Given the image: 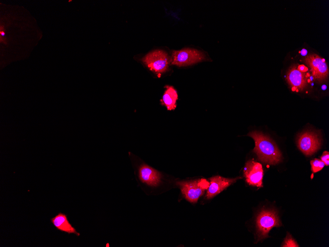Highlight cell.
Instances as JSON below:
<instances>
[{"instance_id": "cell-1", "label": "cell", "mask_w": 329, "mask_h": 247, "mask_svg": "<svg viewBox=\"0 0 329 247\" xmlns=\"http://www.w3.org/2000/svg\"><path fill=\"white\" fill-rule=\"evenodd\" d=\"M247 136L255 141L253 151L257 154L259 160L270 165H276L281 161L282 153L269 137L257 131L249 133Z\"/></svg>"}, {"instance_id": "cell-2", "label": "cell", "mask_w": 329, "mask_h": 247, "mask_svg": "<svg viewBox=\"0 0 329 247\" xmlns=\"http://www.w3.org/2000/svg\"><path fill=\"white\" fill-rule=\"evenodd\" d=\"M182 194L186 200L196 203L202 196L209 186V181L205 178L179 181L176 182Z\"/></svg>"}, {"instance_id": "cell-3", "label": "cell", "mask_w": 329, "mask_h": 247, "mask_svg": "<svg viewBox=\"0 0 329 247\" xmlns=\"http://www.w3.org/2000/svg\"><path fill=\"white\" fill-rule=\"evenodd\" d=\"M256 224L258 241L268 237V232L273 227L282 225L276 211L264 209L257 215Z\"/></svg>"}, {"instance_id": "cell-4", "label": "cell", "mask_w": 329, "mask_h": 247, "mask_svg": "<svg viewBox=\"0 0 329 247\" xmlns=\"http://www.w3.org/2000/svg\"><path fill=\"white\" fill-rule=\"evenodd\" d=\"M142 61L150 70L161 74L168 70L170 58L166 52L157 49L147 54Z\"/></svg>"}, {"instance_id": "cell-5", "label": "cell", "mask_w": 329, "mask_h": 247, "mask_svg": "<svg viewBox=\"0 0 329 247\" xmlns=\"http://www.w3.org/2000/svg\"><path fill=\"white\" fill-rule=\"evenodd\" d=\"M203 53L194 48H183L172 52L170 63L178 67L191 65L205 60Z\"/></svg>"}, {"instance_id": "cell-6", "label": "cell", "mask_w": 329, "mask_h": 247, "mask_svg": "<svg viewBox=\"0 0 329 247\" xmlns=\"http://www.w3.org/2000/svg\"><path fill=\"white\" fill-rule=\"evenodd\" d=\"M297 146L306 156H311L321 147V139L316 133L307 131L301 133L297 139Z\"/></svg>"}, {"instance_id": "cell-7", "label": "cell", "mask_w": 329, "mask_h": 247, "mask_svg": "<svg viewBox=\"0 0 329 247\" xmlns=\"http://www.w3.org/2000/svg\"><path fill=\"white\" fill-rule=\"evenodd\" d=\"M246 182L250 185L261 188L263 186V170L262 165L254 160H248L243 169Z\"/></svg>"}, {"instance_id": "cell-8", "label": "cell", "mask_w": 329, "mask_h": 247, "mask_svg": "<svg viewBox=\"0 0 329 247\" xmlns=\"http://www.w3.org/2000/svg\"><path fill=\"white\" fill-rule=\"evenodd\" d=\"M305 62L310 67L315 80L322 82L327 79L329 69L324 59L315 54L309 55L305 58Z\"/></svg>"}, {"instance_id": "cell-9", "label": "cell", "mask_w": 329, "mask_h": 247, "mask_svg": "<svg viewBox=\"0 0 329 247\" xmlns=\"http://www.w3.org/2000/svg\"><path fill=\"white\" fill-rule=\"evenodd\" d=\"M241 178L240 176L232 178H226L220 176H215L209 178V186L206 190V198L212 199Z\"/></svg>"}, {"instance_id": "cell-10", "label": "cell", "mask_w": 329, "mask_h": 247, "mask_svg": "<svg viewBox=\"0 0 329 247\" xmlns=\"http://www.w3.org/2000/svg\"><path fill=\"white\" fill-rule=\"evenodd\" d=\"M138 177L142 183L150 187H156L162 182V175L153 168L142 164L138 169Z\"/></svg>"}, {"instance_id": "cell-11", "label": "cell", "mask_w": 329, "mask_h": 247, "mask_svg": "<svg viewBox=\"0 0 329 247\" xmlns=\"http://www.w3.org/2000/svg\"><path fill=\"white\" fill-rule=\"evenodd\" d=\"M309 76L308 72L301 71L294 66L288 71L286 79L292 91L298 92L303 90L310 82L308 79Z\"/></svg>"}, {"instance_id": "cell-12", "label": "cell", "mask_w": 329, "mask_h": 247, "mask_svg": "<svg viewBox=\"0 0 329 247\" xmlns=\"http://www.w3.org/2000/svg\"><path fill=\"white\" fill-rule=\"evenodd\" d=\"M51 221L58 230L68 234H74L78 236L80 235L69 222L66 214L64 213L59 212L51 219Z\"/></svg>"}, {"instance_id": "cell-13", "label": "cell", "mask_w": 329, "mask_h": 247, "mask_svg": "<svg viewBox=\"0 0 329 247\" xmlns=\"http://www.w3.org/2000/svg\"><path fill=\"white\" fill-rule=\"evenodd\" d=\"M165 90L161 100V104L164 105L168 110H171L176 107L178 95L176 90L171 86H165Z\"/></svg>"}, {"instance_id": "cell-14", "label": "cell", "mask_w": 329, "mask_h": 247, "mask_svg": "<svg viewBox=\"0 0 329 247\" xmlns=\"http://www.w3.org/2000/svg\"><path fill=\"white\" fill-rule=\"evenodd\" d=\"M311 170L313 173H317L321 171L324 167L325 164L323 161L318 158H315L310 161Z\"/></svg>"}, {"instance_id": "cell-15", "label": "cell", "mask_w": 329, "mask_h": 247, "mask_svg": "<svg viewBox=\"0 0 329 247\" xmlns=\"http://www.w3.org/2000/svg\"><path fill=\"white\" fill-rule=\"evenodd\" d=\"M281 247H298L299 245L297 244L295 240L292 237L290 233H287V235L282 243Z\"/></svg>"}, {"instance_id": "cell-16", "label": "cell", "mask_w": 329, "mask_h": 247, "mask_svg": "<svg viewBox=\"0 0 329 247\" xmlns=\"http://www.w3.org/2000/svg\"><path fill=\"white\" fill-rule=\"evenodd\" d=\"M320 160L323 162L325 165H329V153L327 151H324L320 157Z\"/></svg>"}, {"instance_id": "cell-17", "label": "cell", "mask_w": 329, "mask_h": 247, "mask_svg": "<svg viewBox=\"0 0 329 247\" xmlns=\"http://www.w3.org/2000/svg\"><path fill=\"white\" fill-rule=\"evenodd\" d=\"M297 69L302 72H306L308 71V68L303 65H299L297 67Z\"/></svg>"}, {"instance_id": "cell-18", "label": "cell", "mask_w": 329, "mask_h": 247, "mask_svg": "<svg viewBox=\"0 0 329 247\" xmlns=\"http://www.w3.org/2000/svg\"><path fill=\"white\" fill-rule=\"evenodd\" d=\"M300 53L302 55H305L307 53V51L305 49H303L301 51H300Z\"/></svg>"}]
</instances>
